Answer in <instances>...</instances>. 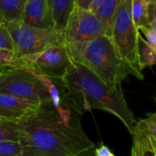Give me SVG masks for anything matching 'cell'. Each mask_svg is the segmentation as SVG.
<instances>
[{"mask_svg":"<svg viewBox=\"0 0 156 156\" xmlns=\"http://www.w3.org/2000/svg\"><path fill=\"white\" fill-rule=\"evenodd\" d=\"M52 102L16 121L21 156H72L95 145L80 121L66 123Z\"/></svg>","mask_w":156,"mask_h":156,"instance_id":"6da1fadb","label":"cell"},{"mask_svg":"<svg viewBox=\"0 0 156 156\" xmlns=\"http://www.w3.org/2000/svg\"><path fill=\"white\" fill-rule=\"evenodd\" d=\"M74 109H97L107 112L120 119L132 134L136 119L123 96L122 86H111L81 64L72 62L61 80Z\"/></svg>","mask_w":156,"mask_h":156,"instance_id":"7a4b0ae2","label":"cell"},{"mask_svg":"<svg viewBox=\"0 0 156 156\" xmlns=\"http://www.w3.org/2000/svg\"><path fill=\"white\" fill-rule=\"evenodd\" d=\"M72 62L91 70L111 86H122L132 70L117 53L107 35L83 44L65 43Z\"/></svg>","mask_w":156,"mask_h":156,"instance_id":"3957f363","label":"cell"},{"mask_svg":"<svg viewBox=\"0 0 156 156\" xmlns=\"http://www.w3.org/2000/svg\"><path fill=\"white\" fill-rule=\"evenodd\" d=\"M139 29L132 16V0H122L115 15L112 40L119 56L132 70V75L144 80V68L139 52Z\"/></svg>","mask_w":156,"mask_h":156,"instance_id":"277c9868","label":"cell"},{"mask_svg":"<svg viewBox=\"0 0 156 156\" xmlns=\"http://www.w3.org/2000/svg\"><path fill=\"white\" fill-rule=\"evenodd\" d=\"M5 27L14 42L15 52L19 57L37 53L65 42L64 31L56 27L42 28L27 25L23 21L6 22Z\"/></svg>","mask_w":156,"mask_h":156,"instance_id":"5b68a950","label":"cell"},{"mask_svg":"<svg viewBox=\"0 0 156 156\" xmlns=\"http://www.w3.org/2000/svg\"><path fill=\"white\" fill-rule=\"evenodd\" d=\"M0 93L51 102L45 85L31 71L24 69H7L0 71Z\"/></svg>","mask_w":156,"mask_h":156,"instance_id":"8992f818","label":"cell"},{"mask_svg":"<svg viewBox=\"0 0 156 156\" xmlns=\"http://www.w3.org/2000/svg\"><path fill=\"white\" fill-rule=\"evenodd\" d=\"M21 58L24 69L60 80L72 64L65 43L49 47L37 53L24 55Z\"/></svg>","mask_w":156,"mask_h":156,"instance_id":"52a82bcc","label":"cell"},{"mask_svg":"<svg viewBox=\"0 0 156 156\" xmlns=\"http://www.w3.org/2000/svg\"><path fill=\"white\" fill-rule=\"evenodd\" d=\"M104 35V27L94 12L76 5L64 29V43L83 44Z\"/></svg>","mask_w":156,"mask_h":156,"instance_id":"ba28073f","label":"cell"},{"mask_svg":"<svg viewBox=\"0 0 156 156\" xmlns=\"http://www.w3.org/2000/svg\"><path fill=\"white\" fill-rule=\"evenodd\" d=\"M46 103L49 102L0 93V118L18 121L37 111Z\"/></svg>","mask_w":156,"mask_h":156,"instance_id":"9c48e42d","label":"cell"},{"mask_svg":"<svg viewBox=\"0 0 156 156\" xmlns=\"http://www.w3.org/2000/svg\"><path fill=\"white\" fill-rule=\"evenodd\" d=\"M21 21L42 28L55 27L48 0H27Z\"/></svg>","mask_w":156,"mask_h":156,"instance_id":"30bf717a","label":"cell"},{"mask_svg":"<svg viewBox=\"0 0 156 156\" xmlns=\"http://www.w3.org/2000/svg\"><path fill=\"white\" fill-rule=\"evenodd\" d=\"M55 27L64 31L68 19L76 6V0H48Z\"/></svg>","mask_w":156,"mask_h":156,"instance_id":"8fae6325","label":"cell"},{"mask_svg":"<svg viewBox=\"0 0 156 156\" xmlns=\"http://www.w3.org/2000/svg\"><path fill=\"white\" fill-rule=\"evenodd\" d=\"M122 0H103L94 10V14L102 24L106 35L112 37L113 22L117 10Z\"/></svg>","mask_w":156,"mask_h":156,"instance_id":"7c38bea8","label":"cell"},{"mask_svg":"<svg viewBox=\"0 0 156 156\" xmlns=\"http://www.w3.org/2000/svg\"><path fill=\"white\" fill-rule=\"evenodd\" d=\"M27 0H0V16L5 22L21 21Z\"/></svg>","mask_w":156,"mask_h":156,"instance_id":"4fadbf2b","label":"cell"},{"mask_svg":"<svg viewBox=\"0 0 156 156\" xmlns=\"http://www.w3.org/2000/svg\"><path fill=\"white\" fill-rule=\"evenodd\" d=\"M133 138L132 156H156L155 146L150 138L137 134H133Z\"/></svg>","mask_w":156,"mask_h":156,"instance_id":"5bb4252c","label":"cell"},{"mask_svg":"<svg viewBox=\"0 0 156 156\" xmlns=\"http://www.w3.org/2000/svg\"><path fill=\"white\" fill-rule=\"evenodd\" d=\"M133 134L143 135L150 138L154 146H156V121L151 116V114H148L147 118L143 119L136 123L132 135Z\"/></svg>","mask_w":156,"mask_h":156,"instance_id":"9a60e30c","label":"cell"},{"mask_svg":"<svg viewBox=\"0 0 156 156\" xmlns=\"http://www.w3.org/2000/svg\"><path fill=\"white\" fill-rule=\"evenodd\" d=\"M148 5L145 0H132V16L138 29L147 26Z\"/></svg>","mask_w":156,"mask_h":156,"instance_id":"2e32d148","label":"cell"},{"mask_svg":"<svg viewBox=\"0 0 156 156\" xmlns=\"http://www.w3.org/2000/svg\"><path fill=\"white\" fill-rule=\"evenodd\" d=\"M11 141L19 143L17 122L0 118V142Z\"/></svg>","mask_w":156,"mask_h":156,"instance_id":"e0dca14e","label":"cell"},{"mask_svg":"<svg viewBox=\"0 0 156 156\" xmlns=\"http://www.w3.org/2000/svg\"><path fill=\"white\" fill-rule=\"evenodd\" d=\"M23 69L22 58L15 51L0 48V69Z\"/></svg>","mask_w":156,"mask_h":156,"instance_id":"ac0fdd59","label":"cell"},{"mask_svg":"<svg viewBox=\"0 0 156 156\" xmlns=\"http://www.w3.org/2000/svg\"><path fill=\"white\" fill-rule=\"evenodd\" d=\"M139 52H140V59L143 68L151 67L156 64V53L154 49L149 46L147 41L142 37L140 35L139 37Z\"/></svg>","mask_w":156,"mask_h":156,"instance_id":"d6986e66","label":"cell"},{"mask_svg":"<svg viewBox=\"0 0 156 156\" xmlns=\"http://www.w3.org/2000/svg\"><path fill=\"white\" fill-rule=\"evenodd\" d=\"M22 145L17 142H0V156H21Z\"/></svg>","mask_w":156,"mask_h":156,"instance_id":"ffe728a7","label":"cell"},{"mask_svg":"<svg viewBox=\"0 0 156 156\" xmlns=\"http://www.w3.org/2000/svg\"><path fill=\"white\" fill-rule=\"evenodd\" d=\"M0 48L15 51L14 42L5 24L0 25Z\"/></svg>","mask_w":156,"mask_h":156,"instance_id":"44dd1931","label":"cell"},{"mask_svg":"<svg viewBox=\"0 0 156 156\" xmlns=\"http://www.w3.org/2000/svg\"><path fill=\"white\" fill-rule=\"evenodd\" d=\"M139 31H141L144 35L145 40L156 53V30L151 28L148 26H145V27H141Z\"/></svg>","mask_w":156,"mask_h":156,"instance_id":"7402d4cb","label":"cell"},{"mask_svg":"<svg viewBox=\"0 0 156 156\" xmlns=\"http://www.w3.org/2000/svg\"><path fill=\"white\" fill-rule=\"evenodd\" d=\"M147 26L156 30V0H152L148 5Z\"/></svg>","mask_w":156,"mask_h":156,"instance_id":"603a6c76","label":"cell"},{"mask_svg":"<svg viewBox=\"0 0 156 156\" xmlns=\"http://www.w3.org/2000/svg\"><path fill=\"white\" fill-rule=\"evenodd\" d=\"M95 154L96 156H115L112 150L104 144H101L100 147L95 149Z\"/></svg>","mask_w":156,"mask_h":156,"instance_id":"cb8c5ba5","label":"cell"},{"mask_svg":"<svg viewBox=\"0 0 156 156\" xmlns=\"http://www.w3.org/2000/svg\"><path fill=\"white\" fill-rule=\"evenodd\" d=\"M92 0H76V5L84 9H90Z\"/></svg>","mask_w":156,"mask_h":156,"instance_id":"d4e9b609","label":"cell"},{"mask_svg":"<svg viewBox=\"0 0 156 156\" xmlns=\"http://www.w3.org/2000/svg\"><path fill=\"white\" fill-rule=\"evenodd\" d=\"M72 156H96L95 149H94V147L90 148V149H87V150H84V151H82V152Z\"/></svg>","mask_w":156,"mask_h":156,"instance_id":"484cf974","label":"cell"},{"mask_svg":"<svg viewBox=\"0 0 156 156\" xmlns=\"http://www.w3.org/2000/svg\"><path fill=\"white\" fill-rule=\"evenodd\" d=\"M103 0H92V3L90 5V10H91L92 12H94V10L100 5V4L102 2Z\"/></svg>","mask_w":156,"mask_h":156,"instance_id":"4316f807","label":"cell"},{"mask_svg":"<svg viewBox=\"0 0 156 156\" xmlns=\"http://www.w3.org/2000/svg\"><path fill=\"white\" fill-rule=\"evenodd\" d=\"M5 23H6V22L0 16V25H4V24H5Z\"/></svg>","mask_w":156,"mask_h":156,"instance_id":"83f0119b","label":"cell"},{"mask_svg":"<svg viewBox=\"0 0 156 156\" xmlns=\"http://www.w3.org/2000/svg\"><path fill=\"white\" fill-rule=\"evenodd\" d=\"M151 116H152V117H153V118H154V119L156 121V112L155 113H151Z\"/></svg>","mask_w":156,"mask_h":156,"instance_id":"f1b7e54d","label":"cell"},{"mask_svg":"<svg viewBox=\"0 0 156 156\" xmlns=\"http://www.w3.org/2000/svg\"><path fill=\"white\" fill-rule=\"evenodd\" d=\"M145 1H146V2H147V3H148V4H149V3H150V2H151V1H152V0H145Z\"/></svg>","mask_w":156,"mask_h":156,"instance_id":"f546056e","label":"cell"},{"mask_svg":"<svg viewBox=\"0 0 156 156\" xmlns=\"http://www.w3.org/2000/svg\"><path fill=\"white\" fill-rule=\"evenodd\" d=\"M155 152H156V146H155Z\"/></svg>","mask_w":156,"mask_h":156,"instance_id":"4dcf8cb0","label":"cell"},{"mask_svg":"<svg viewBox=\"0 0 156 156\" xmlns=\"http://www.w3.org/2000/svg\"><path fill=\"white\" fill-rule=\"evenodd\" d=\"M1 70H3V69H0V71H1Z\"/></svg>","mask_w":156,"mask_h":156,"instance_id":"1f68e13d","label":"cell"}]
</instances>
